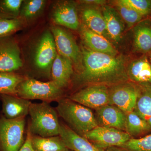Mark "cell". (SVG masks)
I'll return each mask as SVG.
<instances>
[{
	"label": "cell",
	"mask_w": 151,
	"mask_h": 151,
	"mask_svg": "<svg viewBox=\"0 0 151 151\" xmlns=\"http://www.w3.org/2000/svg\"><path fill=\"white\" fill-rule=\"evenodd\" d=\"M122 2L131 7L142 16L151 12V1L148 0H121Z\"/></svg>",
	"instance_id": "4dcf8cb0"
},
{
	"label": "cell",
	"mask_w": 151,
	"mask_h": 151,
	"mask_svg": "<svg viewBox=\"0 0 151 151\" xmlns=\"http://www.w3.org/2000/svg\"><path fill=\"white\" fill-rule=\"evenodd\" d=\"M46 4L44 0H25L23 1L19 18L24 21H30L39 16L43 12Z\"/></svg>",
	"instance_id": "cb8c5ba5"
},
{
	"label": "cell",
	"mask_w": 151,
	"mask_h": 151,
	"mask_svg": "<svg viewBox=\"0 0 151 151\" xmlns=\"http://www.w3.org/2000/svg\"><path fill=\"white\" fill-rule=\"evenodd\" d=\"M95 117L98 126L126 132V113L116 106L108 104L96 109Z\"/></svg>",
	"instance_id": "4fadbf2b"
},
{
	"label": "cell",
	"mask_w": 151,
	"mask_h": 151,
	"mask_svg": "<svg viewBox=\"0 0 151 151\" xmlns=\"http://www.w3.org/2000/svg\"><path fill=\"white\" fill-rule=\"evenodd\" d=\"M0 116H1V114H0Z\"/></svg>",
	"instance_id": "74e56055"
},
{
	"label": "cell",
	"mask_w": 151,
	"mask_h": 151,
	"mask_svg": "<svg viewBox=\"0 0 151 151\" xmlns=\"http://www.w3.org/2000/svg\"><path fill=\"white\" fill-rule=\"evenodd\" d=\"M81 34L84 43L92 51L113 56L117 54L116 50L106 38L90 30L85 25L81 27Z\"/></svg>",
	"instance_id": "2e32d148"
},
{
	"label": "cell",
	"mask_w": 151,
	"mask_h": 151,
	"mask_svg": "<svg viewBox=\"0 0 151 151\" xmlns=\"http://www.w3.org/2000/svg\"><path fill=\"white\" fill-rule=\"evenodd\" d=\"M127 73L132 81L141 85H151V65L145 58L132 62Z\"/></svg>",
	"instance_id": "d6986e66"
},
{
	"label": "cell",
	"mask_w": 151,
	"mask_h": 151,
	"mask_svg": "<svg viewBox=\"0 0 151 151\" xmlns=\"http://www.w3.org/2000/svg\"><path fill=\"white\" fill-rule=\"evenodd\" d=\"M119 147L125 151H151V134L139 139L132 138Z\"/></svg>",
	"instance_id": "f1b7e54d"
},
{
	"label": "cell",
	"mask_w": 151,
	"mask_h": 151,
	"mask_svg": "<svg viewBox=\"0 0 151 151\" xmlns=\"http://www.w3.org/2000/svg\"><path fill=\"white\" fill-rule=\"evenodd\" d=\"M29 114L30 122L28 128L32 134L42 137L59 135L60 122L58 114L49 103H32Z\"/></svg>",
	"instance_id": "3957f363"
},
{
	"label": "cell",
	"mask_w": 151,
	"mask_h": 151,
	"mask_svg": "<svg viewBox=\"0 0 151 151\" xmlns=\"http://www.w3.org/2000/svg\"><path fill=\"white\" fill-rule=\"evenodd\" d=\"M134 44L137 50L146 52L151 50V27L140 26L137 28L134 34Z\"/></svg>",
	"instance_id": "484cf974"
},
{
	"label": "cell",
	"mask_w": 151,
	"mask_h": 151,
	"mask_svg": "<svg viewBox=\"0 0 151 151\" xmlns=\"http://www.w3.org/2000/svg\"><path fill=\"white\" fill-rule=\"evenodd\" d=\"M73 73V63L57 53L51 68V81L61 89L66 87Z\"/></svg>",
	"instance_id": "e0dca14e"
},
{
	"label": "cell",
	"mask_w": 151,
	"mask_h": 151,
	"mask_svg": "<svg viewBox=\"0 0 151 151\" xmlns=\"http://www.w3.org/2000/svg\"><path fill=\"white\" fill-rule=\"evenodd\" d=\"M147 121V122L148 124H149V125H150L151 127V116L149 118V119H148Z\"/></svg>",
	"instance_id": "e575fe53"
},
{
	"label": "cell",
	"mask_w": 151,
	"mask_h": 151,
	"mask_svg": "<svg viewBox=\"0 0 151 151\" xmlns=\"http://www.w3.org/2000/svg\"><path fill=\"white\" fill-rule=\"evenodd\" d=\"M105 151H125L118 147H113L106 149Z\"/></svg>",
	"instance_id": "d6a6232c"
},
{
	"label": "cell",
	"mask_w": 151,
	"mask_h": 151,
	"mask_svg": "<svg viewBox=\"0 0 151 151\" xmlns=\"http://www.w3.org/2000/svg\"><path fill=\"white\" fill-rule=\"evenodd\" d=\"M126 132L131 137L139 136L150 132L151 127L147 122L134 111L126 113Z\"/></svg>",
	"instance_id": "603a6c76"
},
{
	"label": "cell",
	"mask_w": 151,
	"mask_h": 151,
	"mask_svg": "<svg viewBox=\"0 0 151 151\" xmlns=\"http://www.w3.org/2000/svg\"><path fill=\"white\" fill-rule=\"evenodd\" d=\"M83 66L75 78L79 84L115 85L128 80L125 59L121 56H113L81 49Z\"/></svg>",
	"instance_id": "6da1fadb"
},
{
	"label": "cell",
	"mask_w": 151,
	"mask_h": 151,
	"mask_svg": "<svg viewBox=\"0 0 151 151\" xmlns=\"http://www.w3.org/2000/svg\"><path fill=\"white\" fill-rule=\"evenodd\" d=\"M31 143L35 151H66L68 150L59 135L42 137L32 134Z\"/></svg>",
	"instance_id": "ffe728a7"
},
{
	"label": "cell",
	"mask_w": 151,
	"mask_h": 151,
	"mask_svg": "<svg viewBox=\"0 0 151 151\" xmlns=\"http://www.w3.org/2000/svg\"><path fill=\"white\" fill-rule=\"evenodd\" d=\"M25 117L9 119L0 116V151H19L24 139Z\"/></svg>",
	"instance_id": "5b68a950"
},
{
	"label": "cell",
	"mask_w": 151,
	"mask_h": 151,
	"mask_svg": "<svg viewBox=\"0 0 151 151\" xmlns=\"http://www.w3.org/2000/svg\"><path fill=\"white\" fill-rule=\"evenodd\" d=\"M134 111L146 121L151 116V85H142Z\"/></svg>",
	"instance_id": "7402d4cb"
},
{
	"label": "cell",
	"mask_w": 151,
	"mask_h": 151,
	"mask_svg": "<svg viewBox=\"0 0 151 151\" xmlns=\"http://www.w3.org/2000/svg\"><path fill=\"white\" fill-rule=\"evenodd\" d=\"M140 88L124 82L112 85L109 89V105L116 106L125 113L134 111Z\"/></svg>",
	"instance_id": "9c48e42d"
},
{
	"label": "cell",
	"mask_w": 151,
	"mask_h": 151,
	"mask_svg": "<svg viewBox=\"0 0 151 151\" xmlns=\"http://www.w3.org/2000/svg\"><path fill=\"white\" fill-rule=\"evenodd\" d=\"M150 60H151V55H150Z\"/></svg>",
	"instance_id": "8d00e7d4"
},
{
	"label": "cell",
	"mask_w": 151,
	"mask_h": 151,
	"mask_svg": "<svg viewBox=\"0 0 151 151\" xmlns=\"http://www.w3.org/2000/svg\"><path fill=\"white\" fill-rule=\"evenodd\" d=\"M57 53L53 35L47 30L39 40L34 53V65L40 75L51 77L52 66Z\"/></svg>",
	"instance_id": "8992f818"
},
{
	"label": "cell",
	"mask_w": 151,
	"mask_h": 151,
	"mask_svg": "<svg viewBox=\"0 0 151 151\" xmlns=\"http://www.w3.org/2000/svg\"><path fill=\"white\" fill-rule=\"evenodd\" d=\"M63 89L53 81L47 82L26 78L17 89V96L27 100H38L50 103L63 98Z\"/></svg>",
	"instance_id": "277c9868"
},
{
	"label": "cell",
	"mask_w": 151,
	"mask_h": 151,
	"mask_svg": "<svg viewBox=\"0 0 151 151\" xmlns=\"http://www.w3.org/2000/svg\"><path fill=\"white\" fill-rule=\"evenodd\" d=\"M71 151V150H68L67 151Z\"/></svg>",
	"instance_id": "d590c367"
},
{
	"label": "cell",
	"mask_w": 151,
	"mask_h": 151,
	"mask_svg": "<svg viewBox=\"0 0 151 151\" xmlns=\"http://www.w3.org/2000/svg\"><path fill=\"white\" fill-rule=\"evenodd\" d=\"M51 17L54 23L70 29L76 30L79 23L76 6L71 1H57L52 9Z\"/></svg>",
	"instance_id": "7c38bea8"
},
{
	"label": "cell",
	"mask_w": 151,
	"mask_h": 151,
	"mask_svg": "<svg viewBox=\"0 0 151 151\" xmlns=\"http://www.w3.org/2000/svg\"><path fill=\"white\" fill-rule=\"evenodd\" d=\"M22 65L20 49L15 37H0V73H15Z\"/></svg>",
	"instance_id": "30bf717a"
},
{
	"label": "cell",
	"mask_w": 151,
	"mask_h": 151,
	"mask_svg": "<svg viewBox=\"0 0 151 151\" xmlns=\"http://www.w3.org/2000/svg\"><path fill=\"white\" fill-rule=\"evenodd\" d=\"M97 148L105 150L120 147L132 138L127 132L111 128L98 126L83 136Z\"/></svg>",
	"instance_id": "52a82bcc"
},
{
	"label": "cell",
	"mask_w": 151,
	"mask_h": 151,
	"mask_svg": "<svg viewBox=\"0 0 151 151\" xmlns=\"http://www.w3.org/2000/svg\"><path fill=\"white\" fill-rule=\"evenodd\" d=\"M68 98L87 108L96 110L109 104V89L104 84H92L71 94Z\"/></svg>",
	"instance_id": "8fae6325"
},
{
	"label": "cell",
	"mask_w": 151,
	"mask_h": 151,
	"mask_svg": "<svg viewBox=\"0 0 151 151\" xmlns=\"http://www.w3.org/2000/svg\"><path fill=\"white\" fill-rule=\"evenodd\" d=\"M55 109L67 126L82 137L98 126L89 108L69 98L63 97L58 100Z\"/></svg>",
	"instance_id": "7a4b0ae2"
},
{
	"label": "cell",
	"mask_w": 151,
	"mask_h": 151,
	"mask_svg": "<svg viewBox=\"0 0 151 151\" xmlns=\"http://www.w3.org/2000/svg\"><path fill=\"white\" fill-rule=\"evenodd\" d=\"M82 16L85 25L90 30L103 36L107 34L105 19L99 11L87 8L83 11Z\"/></svg>",
	"instance_id": "44dd1931"
},
{
	"label": "cell",
	"mask_w": 151,
	"mask_h": 151,
	"mask_svg": "<svg viewBox=\"0 0 151 151\" xmlns=\"http://www.w3.org/2000/svg\"><path fill=\"white\" fill-rule=\"evenodd\" d=\"M2 102L3 115L9 119L26 117L29 114L30 100L24 99L16 95L0 94Z\"/></svg>",
	"instance_id": "5bb4252c"
},
{
	"label": "cell",
	"mask_w": 151,
	"mask_h": 151,
	"mask_svg": "<svg viewBox=\"0 0 151 151\" xmlns=\"http://www.w3.org/2000/svg\"><path fill=\"white\" fill-rule=\"evenodd\" d=\"M59 136L67 149L71 151H105L97 148L86 138L62 123H60Z\"/></svg>",
	"instance_id": "9a60e30c"
},
{
	"label": "cell",
	"mask_w": 151,
	"mask_h": 151,
	"mask_svg": "<svg viewBox=\"0 0 151 151\" xmlns=\"http://www.w3.org/2000/svg\"><path fill=\"white\" fill-rule=\"evenodd\" d=\"M32 134L28 128L27 135L23 145L19 151H35L33 148L31 143Z\"/></svg>",
	"instance_id": "1f68e13d"
},
{
	"label": "cell",
	"mask_w": 151,
	"mask_h": 151,
	"mask_svg": "<svg viewBox=\"0 0 151 151\" xmlns=\"http://www.w3.org/2000/svg\"><path fill=\"white\" fill-rule=\"evenodd\" d=\"M26 78L15 72L0 73V94L17 96L18 86Z\"/></svg>",
	"instance_id": "d4e9b609"
},
{
	"label": "cell",
	"mask_w": 151,
	"mask_h": 151,
	"mask_svg": "<svg viewBox=\"0 0 151 151\" xmlns=\"http://www.w3.org/2000/svg\"><path fill=\"white\" fill-rule=\"evenodd\" d=\"M107 34L113 40L119 41L124 29L123 20L116 10L109 6L103 8Z\"/></svg>",
	"instance_id": "ac0fdd59"
},
{
	"label": "cell",
	"mask_w": 151,
	"mask_h": 151,
	"mask_svg": "<svg viewBox=\"0 0 151 151\" xmlns=\"http://www.w3.org/2000/svg\"><path fill=\"white\" fill-rule=\"evenodd\" d=\"M81 3H86V4H100L103 2L102 1H81Z\"/></svg>",
	"instance_id": "836d02e7"
},
{
	"label": "cell",
	"mask_w": 151,
	"mask_h": 151,
	"mask_svg": "<svg viewBox=\"0 0 151 151\" xmlns=\"http://www.w3.org/2000/svg\"><path fill=\"white\" fill-rule=\"evenodd\" d=\"M24 21L21 19L0 18V37L13 35L19 30L23 25Z\"/></svg>",
	"instance_id": "f546056e"
},
{
	"label": "cell",
	"mask_w": 151,
	"mask_h": 151,
	"mask_svg": "<svg viewBox=\"0 0 151 151\" xmlns=\"http://www.w3.org/2000/svg\"><path fill=\"white\" fill-rule=\"evenodd\" d=\"M23 1V0H0V18H19Z\"/></svg>",
	"instance_id": "4316f807"
},
{
	"label": "cell",
	"mask_w": 151,
	"mask_h": 151,
	"mask_svg": "<svg viewBox=\"0 0 151 151\" xmlns=\"http://www.w3.org/2000/svg\"><path fill=\"white\" fill-rule=\"evenodd\" d=\"M116 6L120 16L129 27H132L142 19V15L121 0L116 2Z\"/></svg>",
	"instance_id": "83f0119b"
},
{
	"label": "cell",
	"mask_w": 151,
	"mask_h": 151,
	"mask_svg": "<svg viewBox=\"0 0 151 151\" xmlns=\"http://www.w3.org/2000/svg\"><path fill=\"white\" fill-rule=\"evenodd\" d=\"M50 30L54 37L57 53L70 60L76 67L80 68L81 70L82 68V53L73 37L58 26H52Z\"/></svg>",
	"instance_id": "ba28073f"
}]
</instances>
